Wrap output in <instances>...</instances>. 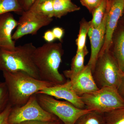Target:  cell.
<instances>
[{"instance_id": "6da1fadb", "label": "cell", "mask_w": 124, "mask_h": 124, "mask_svg": "<svg viewBox=\"0 0 124 124\" xmlns=\"http://www.w3.org/2000/svg\"><path fill=\"white\" fill-rule=\"evenodd\" d=\"M63 53L61 43L46 42L36 47L33 52V59L40 80L54 85L66 82L64 75L59 71Z\"/></svg>"}, {"instance_id": "7a4b0ae2", "label": "cell", "mask_w": 124, "mask_h": 124, "mask_svg": "<svg viewBox=\"0 0 124 124\" xmlns=\"http://www.w3.org/2000/svg\"><path fill=\"white\" fill-rule=\"evenodd\" d=\"M12 107L25 104L31 95L43 89L53 86L46 81L38 79L26 72H2Z\"/></svg>"}, {"instance_id": "3957f363", "label": "cell", "mask_w": 124, "mask_h": 124, "mask_svg": "<svg viewBox=\"0 0 124 124\" xmlns=\"http://www.w3.org/2000/svg\"><path fill=\"white\" fill-rule=\"evenodd\" d=\"M36 47L31 42L16 46L13 50H0V70L22 71L38 79L39 77L33 59Z\"/></svg>"}, {"instance_id": "277c9868", "label": "cell", "mask_w": 124, "mask_h": 124, "mask_svg": "<svg viewBox=\"0 0 124 124\" xmlns=\"http://www.w3.org/2000/svg\"><path fill=\"white\" fill-rule=\"evenodd\" d=\"M92 73L99 89L105 87L117 89L124 75L109 50L99 53Z\"/></svg>"}, {"instance_id": "5b68a950", "label": "cell", "mask_w": 124, "mask_h": 124, "mask_svg": "<svg viewBox=\"0 0 124 124\" xmlns=\"http://www.w3.org/2000/svg\"><path fill=\"white\" fill-rule=\"evenodd\" d=\"M86 109L102 113L124 108V100L117 89L110 87L99 89L80 96Z\"/></svg>"}, {"instance_id": "8992f818", "label": "cell", "mask_w": 124, "mask_h": 124, "mask_svg": "<svg viewBox=\"0 0 124 124\" xmlns=\"http://www.w3.org/2000/svg\"><path fill=\"white\" fill-rule=\"evenodd\" d=\"M41 106L45 110L57 116L64 124H74L85 113L92 110L80 109L70 102L60 101L44 94H36Z\"/></svg>"}, {"instance_id": "52a82bcc", "label": "cell", "mask_w": 124, "mask_h": 124, "mask_svg": "<svg viewBox=\"0 0 124 124\" xmlns=\"http://www.w3.org/2000/svg\"><path fill=\"white\" fill-rule=\"evenodd\" d=\"M58 119L41 107L36 94L31 96L27 102L20 107H12L8 118L10 124H18L28 121L38 120L51 122Z\"/></svg>"}, {"instance_id": "ba28073f", "label": "cell", "mask_w": 124, "mask_h": 124, "mask_svg": "<svg viewBox=\"0 0 124 124\" xmlns=\"http://www.w3.org/2000/svg\"><path fill=\"white\" fill-rule=\"evenodd\" d=\"M53 20V18L49 17L39 12L37 4L34 2L30 9L23 11L21 14L12 38L15 41L26 35H36L41 28L49 25Z\"/></svg>"}, {"instance_id": "9c48e42d", "label": "cell", "mask_w": 124, "mask_h": 124, "mask_svg": "<svg viewBox=\"0 0 124 124\" xmlns=\"http://www.w3.org/2000/svg\"><path fill=\"white\" fill-rule=\"evenodd\" d=\"M124 11V0H110L107 14L105 40L100 53L109 50L113 33Z\"/></svg>"}, {"instance_id": "30bf717a", "label": "cell", "mask_w": 124, "mask_h": 124, "mask_svg": "<svg viewBox=\"0 0 124 124\" xmlns=\"http://www.w3.org/2000/svg\"><path fill=\"white\" fill-rule=\"evenodd\" d=\"M69 82L72 91L79 97L99 89L93 78L91 67L87 64L81 72L69 80Z\"/></svg>"}, {"instance_id": "8fae6325", "label": "cell", "mask_w": 124, "mask_h": 124, "mask_svg": "<svg viewBox=\"0 0 124 124\" xmlns=\"http://www.w3.org/2000/svg\"><path fill=\"white\" fill-rule=\"evenodd\" d=\"M39 93L47 94L57 99H64L77 108L86 109L80 97L77 95L71 89L69 80L62 84L54 85L43 89L36 94Z\"/></svg>"}, {"instance_id": "7c38bea8", "label": "cell", "mask_w": 124, "mask_h": 124, "mask_svg": "<svg viewBox=\"0 0 124 124\" xmlns=\"http://www.w3.org/2000/svg\"><path fill=\"white\" fill-rule=\"evenodd\" d=\"M17 25L18 21L11 13L0 15V50L12 51L15 49L12 32Z\"/></svg>"}, {"instance_id": "4fadbf2b", "label": "cell", "mask_w": 124, "mask_h": 124, "mask_svg": "<svg viewBox=\"0 0 124 124\" xmlns=\"http://www.w3.org/2000/svg\"><path fill=\"white\" fill-rule=\"evenodd\" d=\"M107 13L100 25L97 28L91 26L88 32L91 50L90 59L87 64L91 67L92 71L93 70L95 62L104 44Z\"/></svg>"}, {"instance_id": "5bb4252c", "label": "cell", "mask_w": 124, "mask_h": 124, "mask_svg": "<svg viewBox=\"0 0 124 124\" xmlns=\"http://www.w3.org/2000/svg\"><path fill=\"white\" fill-rule=\"evenodd\" d=\"M109 50L124 74V26L119 23L113 33Z\"/></svg>"}, {"instance_id": "9a60e30c", "label": "cell", "mask_w": 124, "mask_h": 124, "mask_svg": "<svg viewBox=\"0 0 124 124\" xmlns=\"http://www.w3.org/2000/svg\"><path fill=\"white\" fill-rule=\"evenodd\" d=\"M88 53L86 46L80 51H77L76 54L72 60L70 70L63 71L65 77L69 80L77 75L84 69L85 58Z\"/></svg>"}, {"instance_id": "2e32d148", "label": "cell", "mask_w": 124, "mask_h": 124, "mask_svg": "<svg viewBox=\"0 0 124 124\" xmlns=\"http://www.w3.org/2000/svg\"><path fill=\"white\" fill-rule=\"evenodd\" d=\"M54 17L60 18L68 14L79 10L80 8L71 0H53Z\"/></svg>"}, {"instance_id": "e0dca14e", "label": "cell", "mask_w": 124, "mask_h": 124, "mask_svg": "<svg viewBox=\"0 0 124 124\" xmlns=\"http://www.w3.org/2000/svg\"><path fill=\"white\" fill-rule=\"evenodd\" d=\"M110 2V0H101L92 11L93 18L90 21L91 27L97 28L100 25L108 11Z\"/></svg>"}, {"instance_id": "ac0fdd59", "label": "cell", "mask_w": 124, "mask_h": 124, "mask_svg": "<svg viewBox=\"0 0 124 124\" xmlns=\"http://www.w3.org/2000/svg\"><path fill=\"white\" fill-rule=\"evenodd\" d=\"M74 124H105L104 113L90 111L80 116Z\"/></svg>"}, {"instance_id": "d6986e66", "label": "cell", "mask_w": 124, "mask_h": 124, "mask_svg": "<svg viewBox=\"0 0 124 124\" xmlns=\"http://www.w3.org/2000/svg\"><path fill=\"white\" fill-rule=\"evenodd\" d=\"M91 27V21L88 22L83 18L80 22L79 33L76 40L77 51L81 50L86 46V36Z\"/></svg>"}, {"instance_id": "ffe728a7", "label": "cell", "mask_w": 124, "mask_h": 124, "mask_svg": "<svg viewBox=\"0 0 124 124\" xmlns=\"http://www.w3.org/2000/svg\"><path fill=\"white\" fill-rule=\"evenodd\" d=\"M23 11L18 0H0V15L11 12L21 15Z\"/></svg>"}, {"instance_id": "44dd1931", "label": "cell", "mask_w": 124, "mask_h": 124, "mask_svg": "<svg viewBox=\"0 0 124 124\" xmlns=\"http://www.w3.org/2000/svg\"><path fill=\"white\" fill-rule=\"evenodd\" d=\"M105 124H124V108L104 113Z\"/></svg>"}, {"instance_id": "7402d4cb", "label": "cell", "mask_w": 124, "mask_h": 124, "mask_svg": "<svg viewBox=\"0 0 124 124\" xmlns=\"http://www.w3.org/2000/svg\"><path fill=\"white\" fill-rule=\"evenodd\" d=\"M34 2L36 3L37 9L41 13L49 17H54V9L53 0H46L39 3L35 1Z\"/></svg>"}, {"instance_id": "603a6c76", "label": "cell", "mask_w": 124, "mask_h": 124, "mask_svg": "<svg viewBox=\"0 0 124 124\" xmlns=\"http://www.w3.org/2000/svg\"><path fill=\"white\" fill-rule=\"evenodd\" d=\"M9 103L8 91L5 82H0V113H2Z\"/></svg>"}, {"instance_id": "cb8c5ba5", "label": "cell", "mask_w": 124, "mask_h": 124, "mask_svg": "<svg viewBox=\"0 0 124 124\" xmlns=\"http://www.w3.org/2000/svg\"><path fill=\"white\" fill-rule=\"evenodd\" d=\"M81 4L86 7L90 13L99 5L101 0H79Z\"/></svg>"}, {"instance_id": "d4e9b609", "label": "cell", "mask_w": 124, "mask_h": 124, "mask_svg": "<svg viewBox=\"0 0 124 124\" xmlns=\"http://www.w3.org/2000/svg\"><path fill=\"white\" fill-rule=\"evenodd\" d=\"M12 107L9 103L4 110L0 113V124H10L8 122V118Z\"/></svg>"}, {"instance_id": "484cf974", "label": "cell", "mask_w": 124, "mask_h": 124, "mask_svg": "<svg viewBox=\"0 0 124 124\" xmlns=\"http://www.w3.org/2000/svg\"><path fill=\"white\" fill-rule=\"evenodd\" d=\"M36 0H18L23 11L28 10L31 7Z\"/></svg>"}, {"instance_id": "4316f807", "label": "cell", "mask_w": 124, "mask_h": 124, "mask_svg": "<svg viewBox=\"0 0 124 124\" xmlns=\"http://www.w3.org/2000/svg\"><path fill=\"white\" fill-rule=\"evenodd\" d=\"M52 31L55 39H57L60 41H62L64 35V30L62 28L56 27L52 29Z\"/></svg>"}, {"instance_id": "83f0119b", "label": "cell", "mask_w": 124, "mask_h": 124, "mask_svg": "<svg viewBox=\"0 0 124 124\" xmlns=\"http://www.w3.org/2000/svg\"><path fill=\"white\" fill-rule=\"evenodd\" d=\"M43 37L44 39L47 42H53L55 39L53 32L50 30H48L45 32Z\"/></svg>"}, {"instance_id": "f1b7e54d", "label": "cell", "mask_w": 124, "mask_h": 124, "mask_svg": "<svg viewBox=\"0 0 124 124\" xmlns=\"http://www.w3.org/2000/svg\"><path fill=\"white\" fill-rule=\"evenodd\" d=\"M117 90L118 93L124 100V74L122 76L121 82Z\"/></svg>"}, {"instance_id": "f546056e", "label": "cell", "mask_w": 124, "mask_h": 124, "mask_svg": "<svg viewBox=\"0 0 124 124\" xmlns=\"http://www.w3.org/2000/svg\"><path fill=\"white\" fill-rule=\"evenodd\" d=\"M50 122L38 120H31L24 121L18 124H49Z\"/></svg>"}, {"instance_id": "4dcf8cb0", "label": "cell", "mask_w": 124, "mask_h": 124, "mask_svg": "<svg viewBox=\"0 0 124 124\" xmlns=\"http://www.w3.org/2000/svg\"><path fill=\"white\" fill-rule=\"evenodd\" d=\"M49 124H64L58 119L53 122H50Z\"/></svg>"}, {"instance_id": "1f68e13d", "label": "cell", "mask_w": 124, "mask_h": 124, "mask_svg": "<svg viewBox=\"0 0 124 124\" xmlns=\"http://www.w3.org/2000/svg\"><path fill=\"white\" fill-rule=\"evenodd\" d=\"M119 23L124 26V14H123V15L120 19Z\"/></svg>"}, {"instance_id": "d6a6232c", "label": "cell", "mask_w": 124, "mask_h": 124, "mask_svg": "<svg viewBox=\"0 0 124 124\" xmlns=\"http://www.w3.org/2000/svg\"><path fill=\"white\" fill-rule=\"evenodd\" d=\"M46 0H36L35 1H38L39 3H40L41 2H42V1H44Z\"/></svg>"}, {"instance_id": "836d02e7", "label": "cell", "mask_w": 124, "mask_h": 124, "mask_svg": "<svg viewBox=\"0 0 124 124\" xmlns=\"http://www.w3.org/2000/svg\"></svg>"}]
</instances>
